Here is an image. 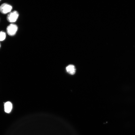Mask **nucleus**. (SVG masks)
Segmentation results:
<instances>
[{"mask_svg":"<svg viewBox=\"0 0 135 135\" xmlns=\"http://www.w3.org/2000/svg\"><path fill=\"white\" fill-rule=\"evenodd\" d=\"M19 16V14L16 11L10 12L8 15L7 17V21L10 23L16 22Z\"/></svg>","mask_w":135,"mask_h":135,"instance_id":"1","label":"nucleus"},{"mask_svg":"<svg viewBox=\"0 0 135 135\" xmlns=\"http://www.w3.org/2000/svg\"><path fill=\"white\" fill-rule=\"evenodd\" d=\"M18 30V27L16 25L11 24L7 28V31L8 34L10 36H13L16 34Z\"/></svg>","mask_w":135,"mask_h":135,"instance_id":"2","label":"nucleus"},{"mask_svg":"<svg viewBox=\"0 0 135 135\" xmlns=\"http://www.w3.org/2000/svg\"><path fill=\"white\" fill-rule=\"evenodd\" d=\"M12 9V6L7 3H4L0 6V12L3 14L9 13Z\"/></svg>","mask_w":135,"mask_h":135,"instance_id":"3","label":"nucleus"},{"mask_svg":"<svg viewBox=\"0 0 135 135\" xmlns=\"http://www.w3.org/2000/svg\"><path fill=\"white\" fill-rule=\"evenodd\" d=\"M4 111L7 113H10L12 109V105L11 103L9 101L6 102L4 104Z\"/></svg>","mask_w":135,"mask_h":135,"instance_id":"4","label":"nucleus"},{"mask_svg":"<svg viewBox=\"0 0 135 135\" xmlns=\"http://www.w3.org/2000/svg\"><path fill=\"white\" fill-rule=\"evenodd\" d=\"M66 71L70 74L73 75L75 74L76 69L75 66L72 65H70L66 67Z\"/></svg>","mask_w":135,"mask_h":135,"instance_id":"5","label":"nucleus"},{"mask_svg":"<svg viewBox=\"0 0 135 135\" xmlns=\"http://www.w3.org/2000/svg\"><path fill=\"white\" fill-rule=\"evenodd\" d=\"M6 35L5 33L3 31L0 32V41H4L6 38Z\"/></svg>","mask_w":135,"mask_h":135,"instance_id":"6","label":"nucleus"},{"mask_svg":"<svg viewBox=\"0 0 135 135\" xmlns=\"http://www.w3.org/2000/svg\"><path fill=\"white\" fill-rule=\"evenodd\" d=\"M1 47V45L0 43V48Z\"/></svg>","mask_w":135,"mask_h":135,"instance_id":"7","label":"nucleus"},{"mask_svg":"<svg viewBox=\"0 0 135 135\" xmlns=\"http://www.w3.org/2000/svg\"><path fill=\"white\" fill-rule=\"evenodd\" d=\"M1 1V0H0V1Z\"/></svg>","mask_w":135,"mask_h":135,"instance_id":"8","label":"nucleus"}]
</instances>
